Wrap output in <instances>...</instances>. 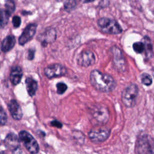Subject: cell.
<instances>
[{"label":"cell","mask_w":154,"mask_h":154,"mask_svg":"<svg viewBox=\"0 0 154 154\" xmlns=\"http://www.w3.org/2000/svg\"><path fill=\"white\" fill-rule=\"evenodd\" d=\"M16 43L15 37L13 35H8L1 43L2 51L6 52L10 51L14 46Z\"/></svg>","instance_id":"cell-16"},{"label":"cell","mask_w":154,"mask_h":154,"mask_svg":"<svg viewBox=\"0 0 154 154\" xmlns=\"http://www.w3.org/2000/svg\"><path fill=\"white\" fill-rule=\"evenodd\" d=\"M34 52H35V51L34 49L28 50V60H31L33 59V58L34 57Z\"/></svg>","instance_id":"cell-28"},{"label":"cell","mask_w":154,"mask_h":154,"mask_svg":"<svg viewBox=\"0 0 154 154\" xmlns=\"http://www.w3.org/2000/svg\"><path fill=\"white\" fill-rule=\"evenodd\" d=\"M111 130L107 127L97 126L92 128L88 133V137L93 142L105 141L109 136Z\"/></svg>","instance_id":"cell-6"},{"label":"cell","mask_w":154,"mask_h":154,"mask_svg":"<svg viewBox=\"0 0 154 154\" xmlns=\"http://www.w3.org/2000/svg\"><path fill=\"white\" fill-rule=\"evenodd\" d=\"M56 87H57V92L59 94H63L67 88V85L63 82H58V84H57Z\"/></svg>","instance_id":"cell-24"},{"label":"cell","mask_w":154,"mask_h":154,"mask_svg":"<svg viewBox=\"0 0 154 154\" xmlns=\"http://www.w3.org/2000/svg\"><path fill=\"white\" fill-rule=\"evenodd\" d=\"M22 75L23 73L22 69L17 66H14L11 69L10 75V79L11 83L14 85L18 84L21 81Z\"/></svg>","instance_id":"cell-15"},{"label":"cell","mask_w":154,"mask_h":154,"mask_svg":"<svg viewBox=\"0 0 154 154\" xmlns=\"http://www.w3.org/2000/svg\"><path fill=\"white\" fill-rule=\"evenodd\" d=\"M15 4L13 0H6L5 3V10L10 16L15 10Z\"/></svg>","instance_id":"cell-19"},{"label":"cell","mask_w":154,"mask_h":154,"mask_svg":"<svg viewBox=\"0 0 154 154\" xmlns=\"http://www.w3.org/2000/svg\"><path fill=\"white\" fill-rule=\"evenodd\" d=\"M8 107L9 111L14 119L20 120L22 119L23 116L22 111L16 100H11L8 104Z\"/></svg>","instance_id":"cell-12"},{"label":"cell","mask_w":154,"mask_h":154,"mask_svg":"<svg viewBox=\"0 0 154 154\" xmlns=\"http://www.w3.org/2000/svg\"><path fill=\"white\" fill-rule=\"evenodd\" d=\"M7 120V116L3 108L0 105V126L5 125Z\"/></svg>","instance_id":"cell-23"},{"label":"cell","mask_w":154,"mask_h":154,"mask_svg":"<svg viewBox=\"0 0 154 154\" xmlns=\"http://www.w3.org/2000/svg\"><path fill=\"white\" fill-rule=\"evenodd\" d=\"M25 84L26 90L29 95L31 96H34L38 87L37 81L31 77H28L25 80Z\"/></svg>","instance_id":"cell-17"},{"label":"cell","mask_w":154,"mask_h":154,"mask_svg":"<svg viewBox=\"0 0 154 154\" xmlns=\"http://www.w3.org/2000/svg\"><path fill=\"white\" fill-rule=\"evenodd\" d=\"M19 138L23 143L24 146L32 154L37 153L39 147L34 138L28 132L22 131L19 134Z\"/></svg>","instance_id":"cell-5"},{"label":"cell","mask_w":154,"mask_h":154,"mask_svg":"<svg viewBox=\"0 0 154 154\" xmlns=\"http://www.w3.org/2000/svg\"><path fill=\"white\" fill-rule=\"evenodd\" d=\"M133 49L138 54L143 53L144 51V45L143 42H135L133 44Z\"/></svg>","instance_id":"cell-21"},{"label":"cell","mask_w":154,"mask_h":154,"mask_svg":"<svg viewBox=\"0 0 154 154\" xmlns=\"http://www.w3.org/2000/svg\"><path fill=\"white\" fill-rule=\"evenodd\" d=\"M137 154H153V140L148 134L140 136L136 143Z\"/></svg>","instance_id":"cell-4"},{"label":"cell","mask_w":154,"mask_h":154,"mask_svg":"<svg viewBox=\"0 0 154 154\" xmlns=\"http://www.w3.org/2000/svg\"><path fill=\"white\" fill-rule=\"evenodd\" d=\"M76 5V0H66L64 2V8L66 10H72Z\"/></svg>","instance_id":"cell-25"},{"label":"cell","mask_w":154,"mask_h":154,"mask_svg":"<svg viewBox=\"0 0 154 154\" xmlns=\"http://www.w3.org/2000/svg\"><path fill=\"white\" fill-rule=\"evenodd\" d=\"M0 154H6V153H5L4 152H0Z\"/></svg>","instance_id":"cell-31"},{"label":"cell","mask_w":154,"mask_h":154,"mask_svg":"<svg viewBox=\"0 0 154 154\" xmlns=\"http://www.w3.org/2000/svg\"><path fill=\"white\" fill-rule=\"evenodd\" d=\"M57 1H58V2H61V1H62L63 0H56Z\"/></svg>","instance_id":"cell-32"},{"label":"cell","mask_w":154,"mask_h":154,"mask_svg":"<svg viewBox=\"0 0 154 154\" xmlns=\"http://www.w3.org/2000/svg\"><path fill=\"white\" fill-rule=\"evenodd\" d=\"M1 51H2V50H1V43L0 42V53H1Z\"/></svg>","instance_id":"cell-30"},{"label":"cell","mask_w":154,"mask_h":154,"mask_svg":"<svg viewBox=\"0 0 154 154\" xmlns=\"http://www.w3.org/2000/svg\"><path fill=\"white\" fill-rule=\"evenodd\" d=\"M90 114L92 117L99 123H106L109 117V114L108 108L101 104H96L91 106Z\"/></svg>","instance_id":"cell-7"},{"label":"cell","mask_w":154,"mask_h":154,"mask_svg":"<svg viewBox=\"0 0 154 154\" xmlns=\"http://www.w3.org/2000/svg\"><path fill=\"white\" fill-rule=\"evenodd\" d=\"M10 15L5 10L0 9V29L4 28L8 22Z\"/></svg>","instance_id":"cell-18"},{"label":"cell","mask_w":154,"mask_h":154,"mask_svg":"<svg viewBox=\"0 0 154 154\" xmlns=\"http://www.w3.org/2000/svg\"><path fill=\"white\" fill-rule=\"evenodd\" d=\"M141 82L146 85H150L152 83V78L148 73H143L141 76Z\"/></svg>","instance_id":"cell-20"},{"label":"cell","mask_w":154,"mask_h":154,"mask_svg":"<svg viewBox=\"0 0 154 154\" xmlns=\"http://www.w3.org/2000/svg\"><path fill=\"white\" fill-rule=\"evenodd\" d=\"M96 61L94 54L90 51L82 52L77 58V63L82 67H88L94 64Z\"/></svg>","instance_id":"cell-9"},{"label":"cell","mask_w":154,"mask_h":154,"mask_svg":"<svg viewBox=\"0 0 154 154\" xmlns=\"http://www.w3.org/2000/svg\"><path fill=\"white\" fill-rule=\"evenodd\" d=\"M36 29L37 25L35 23H31L28 25L19 37V43L20 45H24L28 42L31 40L35 34Z\"/></svg>","instance_id":"cell-10"},{"label":"cell","mask_w":154,"mask_h":154,"mask_svg":"<svg viewBox=\"0 0 154 154\" xmlns=\"http://www.w3.org/2000/svg\"><path fill=\"white\" fill-rule=\"evenodd\" d=\"M144 50L145 49H146L147 54L150 55V54L152 53V45L150 42V38H149L147 36H145L144 37Z\"/></svg>","instance_id":"cell-22"},{"label":"cell","mask_w":154,"mask_h":154,"mask_svg":"<svg viewBox=\"0 0 154 154\" xmlns=\"http://www.w3.org/2000/svg\"><path fill=\"white\" fill-rule=\"evenodd\" d=\"M5 143L8 148L12 150H16L20 146L19 138L13 133H9L5 139Z\"/></svg>","instance_id":"cell-13"},{"label":"cell","mask_w":154,"mask_h":154,"mask_svg":"<svg viewBox=\"0 0 154 154\" xmlns=\"http://www.w3.org/2000/svg\"><path fill=\"white\" fill-rule=\"evenodd\" d=\"M112 52L114 57V66L120 72H124L126 69V63L121 51L116 47L112 48Z\"/></svg>","instance_id":"cell-11"},{"label":"cell","mask_w":154,"mask_h":154,"mask_svg":"<svg viewBox=\"0 0 154 154\" xmlns=\"http://www.w3.org/2000/svg\"><path fill=\"white\" fill-rule=\"evenodd\" d=\"M39 38L42 43V45L45 46L48 43H52L55 40L56 32L54 28L48 29L41 34Z\"/></svg>","instance_id":"cell-14"},{"label":"cell","mask_w":154,"mask_h":154,"mask_svg":"<svg viewBox=\"0 0 154 154\" xmlns=\"http://www.w3.org/2000/svg\"><path fill=\"white\" fill-rule=\"evenodd\" d=\"M97 25L103 33L118 34L122 32V28L119 23L115 20L107 17H102L97 20Z\"/></svg>","instance_id":"cell-2"},{"label":"cell","mask_w":154,"mask_h":154,"mask_svg":"<svg viewBox=\"0 0 154 154\" xmlns=\"http://www.w3.org/2000/svg\"><path fill=\"white\" fill-rule=\"evenodd\" d=\"M13 25L15 28H17L20 26L21 23V19L18 16H14L12 19Z\"/></svg>","instance_id":"cell-26"},{"label":"cell","mask_w":154,"mask_h":154,"mask_svg":"<svg viewBox=\"0 0 154 154\" xmlns=\"http://www.w3.org/2000/svg\"><path fill=\"white\" fill-rule=\"evenodd\" d=\"M138 94V87L135 84H131L126 87L122 93V101L128 108H132L136 103Z\"/></svg>","instance_id":"cell-3"},{"label":"cell","mask_w":154,"mask_h":154,"mask_svg":"<svg viewBox=\"0 0 154 154\" xmlns=\"http://www.w3.org/2000/svg\"><path fill=\"white\" fill-rule=\"evenodd\" d=\"M84 2H91L94 0H82Z\"/></svg>","instance_id":"cell-29"},{"label":"cell","mask_w":154,"mask_h":154,"mask_svg":"<svg viewBox=\"0 0 154 154\" xmlns=\"http://www.w3.org/2000/svg\"><path fill=\"white\" fill-rule=\"evenodd\" d=\"M90 81L91 85L96 90L103 93L111 92L116 86V82L111 76L103 73L97 70L91 72Z\"/></svg>","instance_id":"cell-1"},{"label":"cell","mask_w":154,"mask_h":154,"mask_svg":"<svg viewBox=\"0 0 154 154\" xmlns=\"http://www.w3.org/2000/svg\"><path fill=\"white\" fill-rule=\"evenodd\" d=\"M66 72V68L62 64L57 63L48 66L44 69L45 75L49 79L64 76Z\"/></svg>","instance_id":"cell-8"},{"label":"cell","mask_w":154,"mask_h":154,"mask_svg":"<svg viewBox=\"0 0 154 154\" xmlns=\"http://www.w3.org/2000/svg\"><path fill=\"white\" fill-rule=\"evenodd\" d=\"M51 125L53 126H55L56 128H61L62 126H63V125L58 121L57 120H54V121H52L51 123Z\"/></svg>","instance_id":"cell-27"}]
</instances>
